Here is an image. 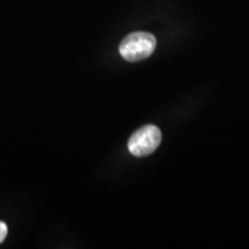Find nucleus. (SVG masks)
<instances>
[{"instance_id": "1", "label": "nucleus", "mask_w": 249, "mask_h": 249, "mask_svg": "<svg viewBox=\"0 0 249 249\" xmlns=\"http://www.w3.org/2000/svg\"><path fill=\"white\" fill-rule=\"evenodd\" d=\"M157 40L155 36L144 31H138L124 37L119 46V52L124 60L135 62L144 60L155 51Z\"/></svg>"}, {"instance_id": "2", "label": "nucleus", "mask_w": 249, "mask_h": 249, "mask_svg": "<svg viewBox=\"0 0 249 249\" xmlns=\"http://www.w3.org/2000/svg\"><path fill=\"white\" fill-rule=\"evenodd\" d=\"M161 142V132L155 124H147L130 136L128 150L135 157H145L151 155L160 147Z\"/></svg>"}, {"instance_id": "3", "label": "nucleus", "mask_w": 249, "mask_h": 249, "mask_svg": "<svg viewBox=\"0 0 249 249\" xmlns=\"http://www.w3.org/2000/svg\"><path fill=\"white\" fill-rule=\"evenodd\" d=\"M8 233V229L7 225L4 222H0V244L5 240L6 236H7Z\"/></svg>"}]
</instances>
